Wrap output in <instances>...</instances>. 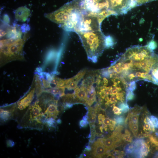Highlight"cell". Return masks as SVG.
<instances>
[{"label":"cell","instance_id":"1","mask_svg":"<svg viewBox=\"0 0 158 158\" xmlns=\"http://www.w3.org/2000/svg\"><path fill=\"white\" fill-rule=\"evenodd\" d=\"M80 38L89 59L97 62L105 46V37L100 30L77 33Z\"/></svg>","mask_w":158,"mask_h":158},{"label":"cell","instance_id":"2","mask_svg":"<svg viewBox=\"0 0 158 158\" xmlns=\"http://www.w3.org/2000/svg\"><path fill=\"white\" fill-rule=\"evenodd\" d=\"M29 36L30 34L26 32L22 37L1 40H0L1 55L8 58L20 56L24 44Z\"/></svg>","mask_w":158,"mask_h":158},{"label":"cell","instance_id":"3","mask_svg":"<svg viewBox=\"0 0 158 158\" xmlns=\"http://www.w3.org/2000/svg\"><path fill=\"white\" fill-rule=\"evenodd\" d=\"M81 10L79 0H73L67 3L57 10L45 15L51 21L61 26L68 21L77 10Z\"/></svg>","mask_w":158,"mask_h":158},{"label":"cell","instance_id":"4","mask_svg":"<svg viewBox=\"0 0 158 158\" xmlns=\"http://www.w3.org/2000/svg\"><path fill=\"white\" fill-rule=\"evenodd\" d=\"M100 24L97 18L94 15L83 14L78 22L74 32L85 33L100 30Z\"/></svg>","mask_w":158,"mask_h":158},{"label":"cell","instance_id":"5","mask_svg":"<svg viewBox=\"0 0 158 158\" xmlns=\"http://www.w3.org/2000/svg\"><path fill=\"white\" fill-rule=\"evenodd\" d=\"M109 9L116 15L126 13L131 7V0H108Z\"/></svg>","mask_w":158,"mask_h":158},{"label":"cell","instance_id":"6","mask_svg":"<svg viewBox=\"0 0 158 158\" xmlns=\"http://www.w3.org/2000/svg\"><path fill=\"white\" fill-rule=\"evenodd\" d=\"M91 154L94 157L101 158L109 152L104 146L102 138L98 139L92 146Z\"/></svg>","mask_w":158,"mask_h":158},{"label":"cell","instance_id":"7","mask_svg":"<svg viewBox=\"0 0 158 158\" xmlns=\"http://www.w3.org/2000/svg\"><path fill=\"white\" fill-rule=\"evenodd\" d=\"M58 101L54 100H50L48 101V107L44 112V114L46 118H57L59 111L58 110L57 104Z\"/></svg>","mask_w":158,"mask_h":158},{"label":"cell","instance_id":"8","mask_svg":"<svg viewBox=\"0 0 158 158\" xmlns=\"http://www.w3.org/2000/svg\"><path fill=\"white\" fill-rule=\"evenodd\" d=\"M42 111V109L38 104V102L35 103L31 107L30 116L31 120L35 121L38 123H41L40 119L44 116Z\"/></svg>","mask_w":158,"mask_h":158},{"label":"cell","instance_id":"9","mask_svg":"<svg viewBox=\"0 0 158 158\" xmlns=\"http://www.w3.org/2000/svg\"><path fill=\"white\" fill-rule=\"evenodd\" d=\"M74 94L78 103L86 104L87 99L86 88L84 85H81L80 86H78L74 89Z\"/></svg>","mask_w":158,"mask_h":158},{"label":"cell","instance_id":"10","mask_svg":"<svg viewBox=\"0 0 158 158\" xmlns=\"http://www.w3.org/2000/svg\"><path fill=\"white\" fill-rule=\"evenodd\" d=\"M87 90V99L86 104L90 106L96 100V92L93 85H88L85 87Z\"/></svg>","mask_w":158,"mask_h":158},{"label":"cell","instance_id":"11","mask_svg":"<svg viewBox=\"0 0 158 158\" xmlns=\"http://www.w3.org/2000/svg\"><path fill=\"white\" fill-rule=\"evenodd\" d=\"M35 91V88L32 89L27 95V96L17 102L18 105L19 106L22 105L25 108L29 106L33 99Z\"/></svg>","mask_w":158,"mask_h":158},{"label":"cell","instance_id":"12","mask_svg":"<svg viewBox=\"0 0 158 158\" xmlns=\"http://www.w3.org/2000/svg\"><path fill=\"white\" fill-rule=\"evenodd\" d=\"M16 16H16L17 19L20 20H25L27 17L29 16L30 13V11L27 8L25 7H20L16 10Z\"/></svg>","mask_w":158,"mask_h":158},{"label":"cell","instance_id":"13","mask_svg":"<svg viewBox=\"0 0 158 158\" xmlns=\"http://www.w3.org/2000/svg\"><path fill=\"white\" fill-rule=\"evenodd\" d=\"M97 113V110L95 108L89 106L88 112V121L91 127H95L96 114Z\"/></svg>","mask_w":158,"mask_h":158},{"label":"cell","instance_id":"14","mask_svg":"<svg viewBox=\"0 0 158 158\" xmlns=\"http://www.w3.org/2000/svg\"><path fill=\"white\" fill-rule=\"evenodd\" d=\"M64 86L59 87H54L47 89L45 91L49 93L58 97H62L65 95Z\"/></svg>","mask_w":158,"mask_h":158},{"label":"cell","instance_id":"15","mask_svg":"<svg viewBox=\"0 0 158 158\" xmlns=\"http://www.w3.org/2000/svg\"><path fill=\"white\" fill-rule=\"evenodd\" d=\"M102 142L105 147L110 151L116 147L115 143L112 137L102 138Z\"/></svg>","mask_w":158,"mask_h":158},{"label":"cell","instance_id":"16","mask_svg":"<svg viewBox=\"0 0 158 158\" xmlns=\"http://www.w3.org/2000/svg\"><path fill=\"white\" fill-rule=\"evenodd\" d=\"M65 80L56 76H52L49 82L51 84L55 85V87H59L64 86Z\"/></svg>","mask_w":158,"mask_h":158},{"label":"cell","instance_id":"17","mask_svg":"<svg viewBox=\"0 0 158 158\" xmlns=\"http://www.w3.org/2000/svg\"><path fill=\"white\" fill-rule=\"evenodd\" d=\"M14 110L13 107L10 110H4L2 108L0 109V117L1 119L4 120H8L11 116L12 113Z\"/></svg>","mask_w":158,"mask_h":158},{"label":"cell","instance_id":"18","mask_svg":"<svg viewBox=\"0 0 158 158\" xmlns=\"http://www.w3.org/2000/svg\"><path fill=\"white\" fill-rule=\"evenodd\" d=\"M86 72V69L81 70L74 76L69 78V80L70 81L74 82L78 84L81 79L83 78Z\"/></svg>","mask_w":158,"mask_h":158},{"label":"cell","instance_id":"19","mask_svg":"<svg viewBox=\"0 0 158 158\" xmlns=\"http://www.w3.org/2000/svg\"><path fill=\"white\" fill-rule=\"evenodd\" d=\"M128 126L134 136L136 137L138 130V124L134 123L131 121H129Z\"/></svg>","mask_w":158,"mask_h":158},{"label":"cell","instance_id":"20","mask_svg":"<svg viewBox=\"0 0 158 158\" xmlns=\"http://www.w3.org/2000/svg\"><path fill=\"white\" fill-rule=\"evenodd\" d=\"M118 107L121 109V111L123 113H126L129 110V107L127 102H119L118 104Z\"/></svg>","mask_w":158,"mask_h":158},{"label":"cell","instance_id":"21","mask_svg":"<svg viewBox=\"0 0 158 158\" xmlns=\"http://www.w3.org/2000/svg\"><path fill=\"white\" fill-rule=\"evenodd\" d=\"M114 41L111 37L110 36L105 37V46L106 48L112 47L114 45Z\"/></svg>","mask_w":158,"mask_h":158},{"label":"cell","instance_id":"22","mask_svg":"<svg viewBox=\"0 0 158 158\" xmlns=\"http://www.w3.org/2000/svg\"><path fill=\"white\" fill-rule=\"evenodd\" d=\"M135 95L133 92V91L129 90L128 88L126 92V102H127L128 101L133 100L135 98Z\"/></svg>","mask_w":158,"mask_h":158},{"label":"cell","instance_id":"23","mask_svg":"<svg viewBox=\"0 0 158 158\" xmlns=\"http://www.w3.org/2000/svg\"><path fill=\"white\" fill-rule=\"evenodd\" d=\"M135 149V147L133 143L127 145L124 148V150L126 154H132Z\"/></svg>","mask_w":158,"mask_h":158},{"label":"cell","instance_id":"24","mask_svg":"<svg viewBox=\"0 0 158 158\" xmlns=\"http://www.w3.org/2000/svg\"><path fill=\"white\" fill-rule=\"evenodd\" d=\"M152 146L157 147L158 146V139L156 137L152 135H150L148 136Z\"/></svg>","mask_w":158,"mask_h":158},{"label":"cell","instance_id":"25","mask_svg":"<svg viewBox=\"0 0 158 158\" xmlns=\"http://www.w3.org/2000/svg\"><path fill=\"white\" fill-rule=\"evenodd\" d=\"M149 118L154 127L158 128V118L154 116L151 115L150 116Z\"/></svg>","mask_w":158,"mask_h":158},{"label":"cell","instance_id":"26","mask_svg":"<svg viewBox=\"0 0 158 158\" xmlns=\"http://www.w3.org/2000/svg\"><path fill=\"white\" fill-rule=\"evenodd\" d=\"M153 0H132V1L133 4L136 6Z\"/></svg>","mask_w":158,"mask_h":158},{"label":"cell","instance_id":"27","mask_svg":"<svg viewBox=\"0 0 158 158\" xmlns=\"http://www.w3.org/2000/svg\"><path fill=\"white\" fill-rule=\"evenodd\" d=\"M147 46L151 50L153 51L157 47L156 43L153 40L150 41L147 44Z\"/></svg>","mask_w":158,"mask_h":158},{"label":"cell","instance_id":"28","mask_svg":"<svg viewBox=\"0 0 158 158\" xmlns=\"http://www.w3.org/2000/svg\"><path fill=\"white\" fill-rule=\"evenodd\" d=\"M116 123L120 125L123 124L124 122V118L122 116H117L114 118Z\"/></svg>","mask_w":158,"mask_h":158},{"label":"cell","instance_id":"29","mask_svg":"<svg viewBox=\"0 0 158 158\" xmlns=\"http://www.w3.org/2000/svg\"><path fill=\"white\" fill-rule=\"evenodd\" d=\"M115 104H114L112 105L113 106V111L115 114L117 115H120L122 113L121 109L118 107L116 106L115 105Z\"/></svg>","mask_w":158,"mask_h":158},{"label":"cell","instance_id":"30","mask_svg":"<svg viewBox=\"0 0 158 158\" xmlns=\"http://www.w3.org/2000/svg\"><path fill=\"white\" fill-rule=\"evenodd\" d=\"M128 89L132 91L135 90L136 88V85L135 81H133L130 82L128 84Z\"/></svg>","mask_w":158,"mask_h":158},{"label":"cell","instance_id":"31","mask_svg":"<svg viewBox=\"0 0 158 158\" xmlns=\"http://www.w3.org/2000/svg\"><path fill=\"white\" fill-rule=\"evenodd\" d=\"M143 128L144 130L145 131L146 133H149V132H148L147 131H148V132L150 131H152V130L150 125L147 122H145V124Z\"/></svg>","mask_w":158,"mask_h":158},{"label":"cell","instance_id":"32","mask_svg":"<svg viewBox=\"0 0 158 158\" xmlns=\"http://www.w3.org/2000/svg\"><path fill=\"white\" fill-rule=\"evenodd\" d=\"M122 139L123 140L129 142H131L132 141V138L129 135L123 134Z\"/></svg>","mask_w":158,"mask_h":158},{"label":"cell","instance_id":"33","mask_svg":"<svg viewBox=\"0 0 158 158\" xmlns=\"http://www.w3.org/2000/svg\"><path fill=\"white\" fill-rule=\"evenodd\" d=\"M42 82L44 87L45 88H52L50 82L47 80L42 78Z\"/></svg>","mask_w":158,"mask_h":158},{"label":"cell","instance_id":"34","mask_svg":"<svg viewBox=\"0 0 158 158\" xmlns=\"http://www.w3.org/2000/svg\"><path fill=\"white\" fill-rule=\"evenodd\" d=\"M88 123V121L82 119L80 121L79 124V126L81 128H85L86 127Z\"/></svg>","mask_w":158,"mask_h":158},{"label":"cell","instance_id":"35","mask_svg":"<svg viewBox=\"0 0 158 158\" xmlns=\"http://www.w3.org/2000/svg\"><path fill=\"white\" fill-rule=\"evenodd\" d=\"M105 118V116L104 115L101 114L98 115V118L99 124H103V121Z\"/></svg>","mask_w":158,"mask_h":158},{"label":"cell","instance_id":"36","mask_svg":"<svg viewBox=\"0 0 158 158\" xmlns=\"http://www.w3.org/2000/svg\"><path fill=\"white\" fill-rule=\"evenodd\" d=\"M111 120L108 118H105L103 121V124L107 126L111 123Z\"/></svg>","mask_w":158,"mask_h":158},{"label":"cell","instance_id":"37","mask_svg":"<svg viewBox=\"0 0 158 158\" xmlns=\"http://www.w3.org/2000/svg\"><path fill=\"white\" fill-rule=\"evenodd\" d=\"M6 144L7 147H12L14 145V142L12 140H8L6 141Z\"/></svg>","mask_w":158,"mask_h":158},{"label":"cell","instance_id":"38","mask_svg":"<svg viewBox=\"0 0 158 158\" xmlns=\"http://www.w3.org/2000/svg\"><path fill=\"white\" fill-rule=\"evenodd\" d=\"M109 129L111 130H113L114 129L115 125L111 123L109 125Z\"/></svg>","mask_w":158,"mask_h":158},{"label":"cell","instance_id":"39","mask_svg":"<svg viewBox=\"0 0 158 158\" xmlns=\"http://www.w3.org/2000/svg\"><path fill=\"white\" fill-rule=\"evenodd\" d=\"M91 150V148L89 145H87L86 146L85 148V150L86 151H90Z\"/></svg>","mask_w":158,"mask_h":158},{"label":"cell","instance_id":"40","mask_svg":"<svg viewBox=\"0 0 158 158\" xmlns=\"http://www.w3.org/2000/svg\"><path fill=\"white\" fill-rule=\"evenodd\" d=\"M125 134L128 135H131V133L128 130L126 129L125 130Z\"/></svg>","mask_w":158,"mask_h":158},{"label":"cell","instance_id":"41","mask_svg":"<svg viewBox=\"0 0 158 158\" xmlns=\"http://www.w3.org/2000/svg\"><path fill=\"white\" fill-rule=\"evenodd\" d=\"M103 126H100V127H99V129H100V131H101L102 132H103Z\"/></svg>","mask_w":158,"mask_h":158},{"label":"cell","instance_id":"42","mask_svg":"<svg viewBox=\"0 0 158 158\" xmlns=\"http://www.w3.org/2000/svg\"><path fill=\"white\" fill-rule=\"evenodd\" d=\"M158 157V152H157L155 154V157Z\"/></svg>","mask_w":158,"mask_h":158}]
</instances>
